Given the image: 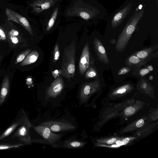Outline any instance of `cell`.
Instances as JSON below:
<instances>
[{"label":"cell","mask_w":158,"mask_h":158,"mask_svg":"<svg viewBox=\"0 0 158 158\" xmlns=\"http://www.w3.org/2000/svg\"><path fill=\"white\" fill-rule=\"evenodd\" d=\"M143 13L144 10L135 12L129 19L124 29L118 36L115 45L116 51L122 52L125 49Z\"/></svg>","instance_id":"6da1fadb"},{"label":"cell","mask_w":158,"mask_h":158,"mask_svg":"<svg viewBox=\"0 0 158 158\" xmlns=\"http://www.w3.org/2000/svg\"><path fill=\"white\" fill-rule=\"evenodd\" d=\"M76 50L75 40L73 41L64 50L61 72L62 76L69 81L73 77L75 74Z\"/></svg>","instance_id":"7a4b0ae2"},{"label":"cell","mask_w":158,"mask_h":158,"mask_svg":"<svg viewBox=\"0 0 158 158\" xmlns=\"http://www.w3.org/2000/svg\"><path fill=\"white\" fill-rule=\"evenodd\" d=\"M19 126L13 135V138H17L20 141L25 143H31L30 130L32 125L27 116Z\"/></svg>","instance_id":"3957f363"},{"label":"cell","mask_w":158,"mask_h":158,"mask_svg":"<svg viewBox=\"0 0 158 158\" xmlns=\"http://www.w3.org/2000/svg\"><path fill=\"white\" fill-rule=\"evenodd\" d=\"M33 128L49 144L54 143L62 137V135L53 133L48 127L43 125L34 127Z\"/></svg>","instance_id":"277c9868"},{"label":"cell","mask_w":158,"mask_h":158,"mask_svg":"<svg viewBox=\"0 0 158 158\" xmlns=\"http://www.w3.org/2000/svg\"><path fill=\"white\" fill-rule=\"evenodd\" d=\"M41 125L47 127L52 131L55 132L72 131L75 128L72 124L63 121H47Z\"/></svg>","instance_id":"5b68a950"},{"label":"cell","mask_w":158,"mask_h":158,"mask_svg":"<svg viewBox=\"0 0 158 158\" xmlns=\"http://www.w3.org/2000/svg\"><path fill=\"white\" fill-rule=\"evenodd\" d=\"M100 81L99 79L97 78L93 81L85 83L82 85L79 95L81 102H85L89 95L99 87Z\"/></svg>","instance_id":"8992f818"},{"label":"cell","mask_w":158,"mask_h":158,"mask_svg":"<svg viewBox=\"0 0 158 158\" xmlns=\"http://www.w3.org/2000/svg\"><path fill=\"white\" fill-rule=\"evenodd\" d=\"M90 52L89 44L85 45L80 57L79 63V69L80 74L83 75L89 67Z\"/></svg>","instance_id":"52a82bcc"},{"label":"cell","mask_w":158,"mask_h":158,"mask_svg":"<svg viewBox=\"0 0 158 158\" xmlns=\"http://www.w3.org/2000/svg\"><path fill=\"white\" fill-rule=\"evenodd\" d=\"M64 87L63 79L59 76L54 81L47 91V95L50 97L56 98L61 92Z\"/></svg>","instance_id":"ba28073f"},{"label":"cell","mask_w":158,"mask_h":158,"mask_svg":"<svg viewBox=\"0 0 158 158\" xmlns=\"http://www.w3.org/2000/svg\"><path fill=\"white\" fill-rule=\"evenodd\" d=\"M94 44L98 59L102 62L109 64V61L106 50L100 40L95 38L94 40Z\"/></svg>","instance_id":"9c48e42d"},{"label":"cell","mask_w":158,"mask_h":158,"mask_svg":"<svg viewBox=\"0 0 158 158\" xmlns=\"http://www.w3.org/2000/svg\"><path fill=\"white\" fill-rule=\"evenodd\" d=\"M131 6V4L129 3L115 15L111 21V27L112 28L116 27L121 23L129 13Z\"/></svg>","instance_id":"30bf717a"},{"label":"cell","mask_w":158,"mask_h":158,"mask_svg":"<svg viewBox=\"0 0 158 158\" xmlns=\"http://www.w3.org/2000/svg\"><path fill=\"white\" fill-rule=\"evenodd\" d=\"M54 2V0H37L32 2L31 6L34 12L38 13L49 8Z\"/></svg>","instance_id":"8fae6325"},{"label":"cell","mask_w":158,"mask_h":158,"mask_svg":"<svg viewBox=\"0 0 158 158\" xmlns=\"http://www.w3.org/2000/svg\"><path fill=\"white\" fill-rule=\"evenodd\" d=\"M10 86L9 76H6L3 80L0 91V106L4 102L8 93Z\"/></svg>","instance_id":"7c38bea8"},{"label":"cell","mask_w":158,"mask_h":158,"mask_svg":"<svg viewBox=\"0 0 158 158\" xmlns=\"http://www.w3.org/2000/svg\"><path fill=\"white\" fill-rule=\"evenodd\" d=\"M26 117L23 115L19 119L17 120L10 126L0 136V141L3 139L10 135L19 126Z\"/></svg>","instance_id":"4fadbf2b"},{"label":"cell","mask_w":158,"mask_h":158,"mask_svg":"<svg viewBox=\"0 0 158 158\" xmlns=\"http://www.w3.org/2000/svg\"><path fill=\"white\" fill-rule=\"evenodd\" d=\"M39 56V52L34 50L30 52L22 61L20 65L24 66L34 63L36 61Z\"/></svg>","instance_id":"5bb4252c"},{"label":"cell","mask_w":158,"mask_h":158,"mask_svg":"<svg viewBox=\"0 0 158 158\" xmlns=\"http://www.w3.org/2000/svg\"><path fill=\"white\" fill-rule=\"evenodd\" d=\"M12 12L17 19L19 24L22 26L32 36L33 32L29 22L24 17L12 10Z\"/></svg>","instance_id":"9a60e30c"},{"label":"cell","mask_w":158,"mask_h":158,"mask_svg":"<svg viewBox=\"0 0 158 158\" xmlns=\"http://www.w3.org/2000/svg\"><path fill=\"white\" fill-rule=\"evenodd\" d=\"M158 45L152 46L148 48L138 51L134 54L141 60H143L147 58L150 54L153 51L157 49Z\"/></svg>","instance_id":"2e32d148"},{"label":"cell","mask_w":158,"mask_h":158,"mask_svg":"<svg viewBox=\"0 0 158 158\" xmlns=\"http://www.w3.org/2000/svg\"><path fill=\"white\" fill-rule=\"evenodd\" d=\"M85 144V143L81 141L69 139L65 141L63 146L66 148H82Z\"/></svg>","instance_id":"e0dca14e"},{"label":"cell","mask_w":158,"mask_h":158,"mask_svg":"<svg viewBox=\"0 0 158 158\" xmlns=\"http://www.w3.org/2000/svg\"><path fill=\"white\" fill-rule=\"evenodd\" d=\"M146 62L139 58L135 54L130 56L127 60L126 64L128 65L140 66L145 64Z\"/></svg>","instance_id":"ac0fdd59"},{"label":"cell","mask_w":158,"mask_h":158,"mask_svg":"<svg viewBox=\"0 0 158 158\" xmlns=\"http://www.w3.org/2000/svg\"><path fill=\"white\" fill-rule=\"evenodd\" d=\"M98 73L95 68L92 66H89L85 75V78L89 79L97 77Z\"/></svg>","instance_id":"d6986e66"},{"label":"cell","mask_w":158,"mask_h":158,"mask_svg":"<svg viewBox=\"0 0 158 158\" xmlns=\"http://www.w3.org/2000/svg\"><path fill=\"white\" fill-rule=\"evenodd\" d=\"M58 10L56 8L54 10L52 15L48 22L46 28V31H49L53 26L58 14Z\"/></svg>","instance_id":"ffe728a7"},{"label":"cell","mask_w":158,"mask_h":158,"mask_svg":"<svg viewBox=\"0 0 158 158\" xmlns=\"http://www.w3.org/2000/svg\"><path fill=\"white\" fill-rule=\"evenodd\" d=\"M31 49H29L20 53L17 57L15 62V64H17L22 61L26 56L31 52Z\"/></svg>","instance_id":"44dd1931"},{"label":"cell","mask_w":158,"mask_h":158,"mask_svg":"<svg viewBox=\"0 0 158 158\" xmlns=\"http://www.w3.org/2000/svg\"><path fill=\"white\" fill-rule=\"evenodd\" d=\"M6 14L9 20L19 24L17 19L13 13L12 10L6 8Z\"/></svg>","instance_id":"7402d4cb"},{"label":"cell","mask_w":158,"mask_h":158,"mask_svg":"<svg viewBox=\"0 0 158 158\" xmlns=\"http://www.w3.org/2000/svg\"><path fill=\"white\" fill-rule=\"evenodd\" d=\"M60 52L59 49V44L57 43L55 46L53 53L52 60L53 63L56 62L57 61L59 58Z\"/></svg>","instance_id":"603a6c76"},{"label":"cell","mask_w":158,"mask_h":158,"mask_svg":"<svg viewBox=\"0 0 158 158\" xmlns=\"http://www.w3.org/2000/svg\"><path fill=\"white\" fill-rule=\"evenodd\" d=\"M21 143L16 144H0V150H6L13 148H17L23 145Z\"/></svg>","instance_id":"cb8c5ba5"},{"label":"cell","mask_w":158,"mask_h":158,"mask_svg":"<svg viewBox=\"0 0 158 158\" xmlns=\"http://www.w3.org/2000/svg\"><path fill=\"white\" fill-rule=\"evenodd\" d=\"M131 69L127 67H124L121 68L118 72V75H123L128 73Z\"/></svg>","instance_id":"d4e9b609"},{"label":"cell","mask_w":158,"mask_h":158,"mask_svg":"<svg viewBox=\"0 0 158 158\" xmlns=\"http://www.w3.org/2000/svg\"><path fill=\"white\" fill-rule=\"evenodd\" d=\"M135 111V108L132 107L127 108L125 110V114L127 115H130L133 114Z\"/></svg>","instance_id":"484cf974"},{"label":"cell","mask_w":158,"mask_h":158,"mask_svg":"<svg viewBox=\"0 0 158 158\" xmlns=\"http://www.w3.org/2000/svg\"><path fill=\"white\" fill-rule=\"evenodd\" d=\"M149 72L147 68L142 69L140 70L139 74L141 76H144L149 73Z\"/></svg>","instance_id":"4316f807"},{"label":"cell","mask_w":158,"mask_h":158,"mask_svg":"<svg viewBox=\"0 0 158 158\" xmlns=\"http://www.w3.org/2000/svg\"><path fill=\"white\" fill-rule=\"evenodd\" d=\"M81 17L83 19H88L90 16L88 13L85 12H82L80 14Z\"/></svg>","instance_id":"83f0119b"},{"label":"cell","mask_w":158,"mask_h":158,"mask_svg":"<svg viewBox=\"0 0 158 158\" xmlns=\"http://www.w3.org/2000/svg\"><path fill=\"white\" fill-rule=\"evenodd\" d=\"M11 35L10 38L12 42L14 44H16L18 43L19 40L16 35Z\"/></svg>","instance_id":"f1b7e54d"},{"label":"cell","mask_w":158,"mask_h":158,"mask_svg":"<svg viewBox=\"0 0 158 158\" xmlns=\"http://www.w3.org/2000/svg\"><path fill=\"white\" fill-rule=\"evenodd\" d=\"M144 124V121L143 119H140L136 123V126L138 128L142 127Z\"/></svg>","instance_id":"f546056e"},{"label":"cell","mask_w":158,"mask_h":158,"mask_svg":"<svg viewBox=\"0 0 158 158\" xmlns=\"http://www.w3.org/2000/svg\"><path fill=\"white\" fill-rule=\"evenodd\" d=\"M0 36L2 40H5L6 39V36L3 29L0 27Z\"/></svg>","instance_id":"4dcf8cb0"},{"label":"cell","mask_w":158,"mask_h":158,"mask_svg":"<svg viewBox=\"0 0 158 158\" xmlns=\"http://www.w3.org/2000/svg\"><path fill=\"white\" fill-rule=\"evenodd\" d=\"M129 139L128 138H127L124 139L121 142V145H125L129 141Z\"/></svg>","instance_id":"1f68e13d"},{"label":"cell","mask_w":158,"mask_h":158,"mask_svg":"<svg viewBox=\"0 0 158 158\" xmlns=\"http://www.w3.org/2000/svg\"><path fill=\"white\" fill-rule=\"evenodd\" d=\"M116 140V138H112L108 140L107 142V143L108 144H110L113 143H114Z\"/></svg>","instance_id":"d6a6232c"},{"label":"cell","mask_w":158,"mask_h":158,"mask_svg":"<svg viewBox=\"0 0 158 158\" xmlns=\"http://www.w3.org/2000/svg\"><path fill=\"white\" fill-rule=\"evenodd\" d=\"M149 71H152L153 70V68L152 67V66L151 65H149L148 66L147 68Z\"/></svg>","instance_id":"836d02e7"},{"label":"cell","mask_w":158,"mask_h":158,"mask_svg":"<svg viewBox=\"0 0 158 158\" xmlns=\"http://www.w3.org/2000/svg\"><path fill=\"white\" fill-rule=\"evenodd\" d=\"M121 141L120 140H117L116 142V143L119 146L121 145Z\"/></svg>","instance_id":"e575fe53"},{"label":"cell","mask_w":158,"mask_h":158,"mask_svg":"<svg viewBox=\"0 0 158 158\" xmlns=\"http://www.w3.org/2000/svg\"><path fill=\"white\" fill-rule=\"evenodd\" d=\"M149 79L150 80H152L153 79V77L152 75L150 76L149 77Z\"/></svg>","instance_id":"d590c367"},{"label":"cell","mask_w":158,"mask_h":158,"mask_svg":"<svg viewBox=\"0 0 158 158\" xmlns=\"http://www.w3.org/2000/svg\"><path fill=\"white\" fill-rule=\"evenodd\" d=\"M2 56H0V64L1 63V60H2Z\"/></svg>","instance_id":"8d00e7d4"},{"label":"cell","mask_w":158,"mask_h":158,"mask_svg":"<svg viewBox=\"0 0 158 158\" xmlns=\"http://www.w3.org/2000/svg\"><path fill=\"white\" fill-rule=\"evenodd\" d=\"M156 1L157 2V4H158V0H156Z\"/></svg>","instance_id":"74e56055"},{"label":"cell","mask_w":158,"mask_h":158,"mask_svg":"<svg viewBox=\"0 0 158 158\" xmlns=\"http://www.w3.org/2000/svg\"><path fill=\"white\" fill-rule=\"evenodd\" d=\"M1 39V37L0 36V40Z\"/></svg>","instance_id":"f35d334b"}]
</instances>
